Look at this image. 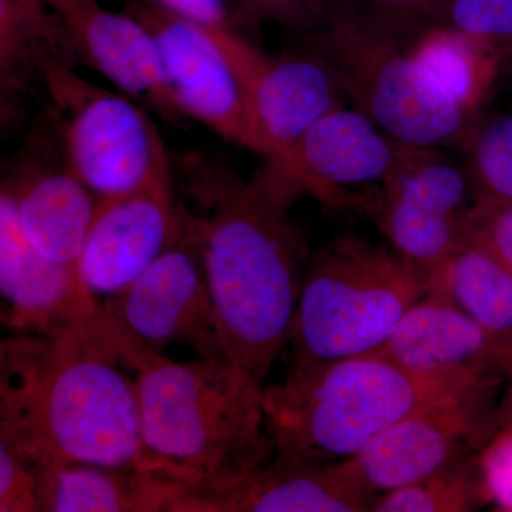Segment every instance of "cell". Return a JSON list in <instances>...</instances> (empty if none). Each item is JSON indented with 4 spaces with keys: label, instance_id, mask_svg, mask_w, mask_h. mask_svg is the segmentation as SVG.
Masks as SVG:
<instances>
[{
    "label": "cell",
    "instance_id": "6da1fadb",
    "mask_svg": "<svg viewBox=\"0 0 512 512\" xmlns=\"http://www.w3.org/2000/svg\"><path fill=\"white\" fill-rule=\"evenodd\" d=\"M109 325L15 333L0 345V443L36 468H143L136 384Z\"/></svg>",
    "mask_w": 512,
    "mask_h": 512
},
{
    "label": "cell",
    "instance_id": "7a4b0ae2",
    "mask_svg": "<svg viewBox=\"0 0 512 512\" xmlns=\"http://www.w3.org/2000/svg\"><path fill=\"white\" fill-rule=\"evenodd\" d=\"M119 355L136 373L143 468L177 485L178 503L235 487L275 456L265 386L227 357L174 362L134 349Z\"/></svg>",
    "mask_w": 512,
    "mask_h": 512
},
{
    "label": "cell",
    "instance_id": "3957f363",
    "mask_svg": "<svg viewBox=\"0 0 512 512\" xmlns=\"http://www.w3.org/2000/svg\"><path fill=\"white\" fill-rule=\"evenodd\" d=\"M207 197L211 214L194 224L218 335L229 362L264 384L291 343L305 247L288 210L254 184L225 185Z\"/></svg>",
    "mask_w": 512,
    "mask_h": 512
},
{
    "label": "cell",
    "instance_id": "277c9868",
    "mask_svg": "<svg viewBox=\"0 0 512 512\" xmlns=\"http://www.w3.org/2000/svg\"><path fill=\"white\" fill-rule=\"evenodd\" d=\"M477 386L421 375L383 352L292 365L262 392L275 453L338 463L356 456L404 417Z\"/></svg>",
    "mask_w": 512,
    "mask_h": 512
},
{
    "label": "cell",
    "instance_id": "5b68a950",
    "mask_svg": "<svg viewBox=\"0 0 512 512\" xmlns=\"http://www.w3.org/2000/svg\"><path fill=\"white\" fill-rule=\"evenodd\" d=\"M429 291L430 276L392 248L340 238L306 269L293 322L292 365L379 352Z\"/></svg>",
    "mask_w": 512,
    "mask_h": 512
},
{
    "label": "cell",
    "instance_id": "8992f818",
    "mask_svg": "<svg viewBox=\"0 0 512 512\" xmlns=\"http://www.w3.org/2000/svg\"><path fill=\"white\" fill-rule=\"evenodd\" d=\"M323 64L392 140L426 148L463 134L468 113L413 56L342 23L323 39Z\"/></svg>",
    "mask_w": 512,
    "mask_h": 512
},
{
    "label": "cell",
    "instance_id": "52a82bcc",
    "mask_svg": "<svg viewBox=\"0 0 512 512\" xmlns=\"http://www.w3.org/2000/svg\"><path fill=\"white\" fill-rule=\"evenodd\" d=\"M53 62L42 72L62 117L66 168L97 198L130 194L170 173L153 121L126 97L93 86Z\"/></svg>",
    "mask_w": 512,
    "mask_h": 512
},
{
    "label": "cell",
    "instance_id": "ba28073f",
    "mask_svg": "<svg viewBox=\"0 0 512 512\" xmlns=\"http://www.w3.org/2000/svg\"><path fill=\"white\" fill-rule=\"evenodd\" d=\"M117 353H160L180 343L197 356L227 357L212 308L194 218L183 211L180 232L124 291L101 303ZM228 359V357H227Z\"/></svg>",
    "mask_w": 512,
    "mask_h": 512
},
{
    "label": "cell",
    "instance_id": "9c48e42d",
    "mask_svg": "<svg viewBox=\"0 0 512 512\" xmlns=\"http://www.w3.org/2000/svg\"><path fill=\"white\" fill-rule=\"evenodd\" d=\"M403 148L387 140L363 111L338 107L291 148L269 156L252 184L284 210L302 194L338 205L348 200L345 188L384 183L399 164Z\"/></svg>",
    "mask_w": 512,
    "mask_h": 512
},
{
    "label": "cell",
    "instance_id": "30bf717a",
    "mask_svg": "<svg viewBox=\"0 0 512 512\" xmlns=\"http://www.w3.org/2000/svg\"><path fill=\"white\" fill-rule=\"evenodd\" d=\"M491 390H464L417 410L340 463L373 500L430 476L471 456L494 436L497 413L490 412Z\"/></svg>",
    "mask_w": 512,
    "mask_h": 512
},
{
    "label": "cell",
    "instance_id": "8fae6325",
    "mask_svg": "<svg viewBox=\"0 0 512 512\" xmlns=\"http://www.w3.org/2000/svg\"><path fill=\"white\" fill-rule=\"evenodd\" d=\"M414 151L416 147L404 146L370 211L397 254L433 268L467 234L477 202L470 204L473 195L463 171Z\"/></svg>",
    "mask_w": 512,
    "mask_h": 512
},
{
    "label": "cell",
    "instance_id": "7c38bea8",
    "mask_svg": "<svg viewBox=\"0 0 512 512\" xmlns=\"http://www.w3.org/2000/svg\"><path fill=\"white\" fill-rule=\"evenodd\" d=\"M208 29L237 74L251 150L266 157L282 153L298 143L316 121L338 109L335 77L325 64L271 59L234 30Z\"/></svg>",
    "mask_w": 512,
    "mask_h": 512
},
{
    "label": "cell",
    "instance_id": "4fadbf2b",
    "mask_svg": "<svg viewBox=\"0 0 512 512\" xmlns=\"http://www.w3.org/2000/svg\"><path fill=\"white\" fill-rule=\"evenodd\" d=\"M126 12L156 40L168 83L184 116L249 148L241 86L210 29L147 0H127Z\"/></svg>",
    "mask_w": 512,
    "mask_h": 512
},
{
    "label": "cell",
    "instance_id": "5bb4252c",
    "mask_svg": "<svg viewBox=\"0 0 512 512\" xmlns=\"http://www.w3.org/2000/svg\"><path fill=\"white\" fill-rule=\"evenodd\" d=\"M170 173L140 190L99 198L80 258V274L94 296H114L153 264L180 232Z\"/></svg>",
    "mask_w": 512,
    "mask_h": 512
},
{
    "label": "cell",
    "instance_id": "9a60e30c",
    "mask_svg": "<svg viewBox=\"0 0 512 512\" xmlns=\"http://www.w3.org/2000/svg\"><path fill=\"white\" fill-rule=\"evenodd\" d=\"M0 293L6 303L3 323L15 333L56 335L107 325L103 305L84 284L79 266L55 264L30 247L3 195Z\"/></svg>",
    "mask_w": 512,
    "mask_h": 512
},
{
    "label": "cell",
    "instance_id": "2e32d148",
    "mask_svg": "<svg viewBox=\"0 0 512 512\" xmlns=\"http://www.w3.org/2000/svg\"><path fill=\"white\" fill-rule=\"evenodd\" d=\"M380 352L421 375L477 386L512 377V335L484 328L431 291L407 311Z\"/></svg>",
    "mask_w": 512,
    "mask_h": 512
},
{
    "label": "cell",
    "instance_id": "e0dca14e",
    "mask_svg": "<svg viewBox=\"0 0 512 512\" xmlns=\"http://www.w3.org/2000/svg\"><path fill=\"white\" fill-rule=\"evenodd\" d=\"M77 55L130 96L168 120H181L156 40L130 13L103 8L99 0H47Z\"/></svg>",
    "mask_w": 512,
    "mask_h": 512
},
{
    "label": "cell",
    "instance_id": "ac0fdd59",
    "mask_svg": "<svg viewBox=\"0 0 512 512\" xmlns=\"http://www.w3.org/2000/svg\"><path fill=\"white\" fill-rule=\"evenodd\" d=\"M372 503L340 461L275 453L235 487L181 501L174 512H365Z\"/></svg>",
    "mask_w": 512,
    "mask_h": 512
},
{
    "label": "cell",
    "instance_id": "d6986e66",
    "mask_svg": "<svg viewBox=\"0 0 512 512\" xmlns=\"http://www.w3.org/2000/svg\"><path fill=\"white\" fill-rule=\"evenodd\" d=\"M30 247L55 264L79 266L99 198L69 170L39 173L3 185Z\"/></svg>",
    "mask_w": 512,
    "mask_h": 512
},
{
    "label": "cell",
    "instance_id": "ffe728a7",
    "mask_svg": "<svg viewBox=\"0 0 512 512\" xmlns=\"http://www.w3.org/2000/svg\"><path fill=\"white\" fill-rule=\"evenodd\" d=\"M36 471L45 512H173L183 495L177 485L138 466L69 463Z\"/></svg>",
    "mask_w": 512,
    "mask_h": 512
},
{
    "label": "cell",
    "instance_id": "44dd1931",
    "mask_svg": "<svg viewBox=\"0 0 512 512\" xmlns=\"http://www.w3.org/2000/svg\"><path fill=\"white\" fill-rule=\"evenodd\" d=\"M430 291L484 328L512 335V271L473 229L431 274Z\"/></svg>",
    "mask_w": 512,
    "mask_h": 512
},
{
    "label": "cell",
    "instance_id": "7402d4cb",
    "mask_svg": "<svg viewBox=\"0 0 512 512\" xmlns=\"http://www.w3.org/2000/svg\"><path fill=\"white\" fill-rule=\"evenodd\" d=\"M47 0H0V82L19 93L49 63L73 64L76 50Z\"/></svg>",
    "mask_w": 512,
    "mask_h": 512
},
{
    "label": "cell",
    "instance_id": "603a6c76",
    "mask_svg": "<svg viewBox=\"0 0 512 512\" xmlns=\"http://www.w3.org/2000/svg\"><path fill=\"white\" fill-rule=\"evenodd\" d=\"M412 53L468 114L474 110L494 67L493 53L483 43L456 28L433 30Z\"/></svg>",
    "mask_w": 512,
    "mask_h": 512
},
{
    "label": "cell",
    "instance_id": "cb8c5ba5",
    "mask_svg": "<svg viewBox=\"0 0 512 512\" xmlns=\"http://www.w3.org/2000/svg\"><path fill=\"white\" fill-rule=\"evenodd\" d=\"M478 454H471L430 476L377 495L373 512H468L487 504Z\"/></svg>",
    "mask_w": 512,
    "mask_h": 512
},
{
    "label": "cell",
    "instance_id": "d4e9b609",
    "mask_svg": "<svg viewBox=\"0 0 512 512\" xmlns=\"http://www.w3.org/2000/svg\"><path fill=\"white\" fill-rule=\"evenodd\" d=\"M478 195L512 202V113L485 124L471 147Z\"/></svg>",
    "mask_w": 512,
    "mask_h": 512
},
{
    "label": "cell",
    "instance_id": "484cf974",
    "mask_svg": "<svg viewBox=\"0 0 512 512\" xmlns=\"http://www.w3.org/2000/svg\"><path fill=\"white\" fill-rule=\"evenodd\" d=\"M454 25L483 43L494 55L500 45H512V0H454Z\"/></svg>",
    "mask_w": 512,
    "mask_h": 512
},
{
    "label": "cell",
    "instance_id": "4316f807",
    "mask_svg": "<svg viewBox=\"0 0 512 512\" xmlns=\"http://www.w3.org/2000/svg\"><path fill=\"white\" fill-rule=\"evenodd\" d=\"M39 511V481L35 466L0 443V512Z\"/></svg>",
    "mask_w": 512,
    "mask_h": 512
},
{
    "label": "cell",
    "instance_id": "83f0119b",
    "mask_svg": "<svg viewBox=\"0 0 512 512\" xmlns=\"http://www.w3.org/2000/svg\"><path fill=\"white\" fill-rule=\"evenodd\" d=\"M485 497L512 512V429H498L478 454Z\"/></svg>",
    "mask_w": 512,
    "mask_h": 512
},
{
    "label": "cell",
    "instance_id": "f1b7e54d",
    "mask_svg": "<svg viewBox=\"0 0 512 512\" xmlns=\"http://www.w3.org/2000/svg\"><path fill=\"white\" fill-rule=\"evenodd\" d=\"M470 228L490 245L512 271V202L478 195Z\"/></svg>",
    "mask_w": 512,
    "mask_h": 512
},
{
    "label": "cell",
    "instance_id": "f546056e",
    "mask_svg": "<svg viewBox=\"0 0 512 512\" xmlns=\"http://www.w3.org/2000/svg\"><path fill=\"white\" fill-rule=\"evenodd\" d=\"M208 28L232 29L227 0H147Z\"/></svg>",
    "mask_w": 512,
    "mask_h": 512
},
{
    "label": "cell",
    "instance_id": "4dcf8cb0",
    "mask_svg": "<svg viewBox=\"0 0 512 512\" xmlns=\"http://www.w3.org/2000/svg\"><path fill=\"white\" fill-rule=\"evenodd\" d=\"M241 2L256 12L275 16L278 19L293 18L295 16L293 13L299 6V0H241Z\"/></svg>",
    "mask_w": 512,
    "mask_h": 512
},
{
    "label": "cell",
    "instance_id": "1f68e13d",
    "mask_svg": "<svg viewBox=\"0 0 512 512\" xmlns=\"http://www.w3.org/2000/svg\"><path fill=\"white\" fill-rule=\"evenodd\" d=\"M500 409L497 410L498 429H512V377Z\"/></svg>",
    "mask_w": 512,
    "mask_h": 512
},
{
    "label": "cell",
    "instance_id": "d6a6232c",
    "mask_svg": "<svg viewBox=\"0 0 512 512\" xmlns=\"http://www.w3.org/2000/svg\"><path fill=\"white\" fill-rule=\"evenodd\" d=\"M386 2H392V3H409V2H416V0H386Z\"/></svg>",
    "mask_w": 512,
    "mask_h": 512
}]
</instances>
